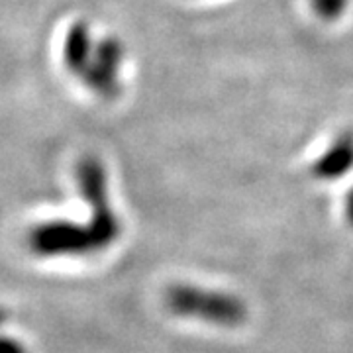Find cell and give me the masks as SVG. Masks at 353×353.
Returning a JSON list of instances; mask_svg holds the SVG:
<instances>
[{"mask_svg":"<svg viewBox=\"0 0 353 353\" xmlns=\"http://www.w3.org/2000/svg\"><path fill=\"white\" fill-rule=\"evenodd\" d=\"M167 308L179 316L206 320L222 328H236L243 324L248 310L238 296L206 290L192 285H173L165 294Z\"/></svg>","mask_w":353,"mask_h":353,"instance_id":"obj_1","label":"cell"},{"mask_svg":"<svg viewBox=\"0 0 353 353\" xmlns=\"http://www.w3.org/2000/svg\"><path fill=\"white\" fill-rule=\"evenodd\" d=\"M345 212H347L350 222L353 224V189L350 190V194H347V201H345Z\"/></svg>","mask_w":353,"mask_h":353,"instance_id":"obj_9","label":"cell"},{"mask_svg":"<svg viewBox=\"0 0 353 353\" xmlns=\"http://www.w3.org/2000/svg\"><path fill=\"white\" fill-rule=\"evenodd\" d=\"M77 179H79L81 192L92 210L90 222L116 241L120 238L122 228L108 202V183H106V171L102 163L94 157L81 159V163L77 167Z\"/></svg>","mask_w":353,"mask_h":353,"instance_id":"obj_3","label":"cell"},{"mask_svg":"<svg viewBox=\"0 0 353 353\" xmlns=\"http://www.w3.org/2000/svg\"><path fill=\"white\" fill-rule=\"evenodd\" d=\"M0 353H26V350L14 340H0Z\"/></svg>","mask_w":353,"mask_h":353,"instance_id":"obj_8","label":"cell"},{"mask_svg":"<svg viewBox=\"0 0 353 353\" xmlns=\"http://www.w3.org/2000/svg\"><path fill=\"white\" fill-rule=\"evenodd\" d=\"M124 63V46L116 38H104L94 46V55L81 73L88 90L102 99H114L120 92V69Z\"/></svg>","mask_w":353,"mask_h":353,"instance_id":"obj_4","label":"cell"},{"mask_svg":"<svg viewBox=\"0 0 353 353\" xmlns=\"http://www.w3.org/2000/svg\"><path fill=\"white\" fill-rule=\"evenodd\" d=\"M28 243L34 253L50 257V255L97 253L112 245L114 240L92 222L75 224V222L55 220V222H46L34 228L28 236Z\"/></svg>","mask_w":353,"mask_h":353,"instance_id":"obj_2","label":"cell"},{"mask_svg":"<svg viewBox=\"0 0 353 353\" xmlns=\"http://www.w3.org/2000/svg\"><path fill=\"white\" fill-rule=\"evenodd\" d=\"M94 41L90 36L88 24L75 22L67 30L63 41V63L69 69V73L81 77V73L88 67L94 55Z\"/></svg>","mask_w":353,"mask_h":353,"instance_id":"obj_6","label":"cell"},{"mask_svg":"<svg viewBox=\"0 0 353 353\" xmlns=\"http://www.w3.org/2000/svg\"><path fill=\"white\" fill-rule=\"evenodd\" d=\"M353 169V132H341L312 165V171L320 179L343 176Z\"/></svg>","mask_w":353,"mask_h":353,"instance_id":"obj_5","label":"cell"},{"mask_svg":"<svg viewBox=\"0 0 353 353\" xmlns=\"http://www.w3.org/2000/svg\"><path fill=\"white\" fill-rule=\"evenodd\" d=\"M308 10L322 24H338L350 12L352 0H306Z\"/></svg>","mask_w":353,"mask_h":353,"instance_id":"obj_7","label":"cell"}]
</instances>
